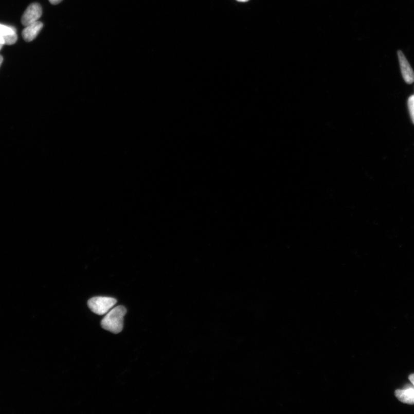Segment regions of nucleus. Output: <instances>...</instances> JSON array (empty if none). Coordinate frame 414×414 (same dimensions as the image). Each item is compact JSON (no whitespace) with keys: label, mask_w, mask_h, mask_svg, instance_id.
Listing matches in <instances>:
<instances>
[{"label":"nucleus","mask_w":414,"mask_h":414,"mask_svg":"<svg viewBox=\"0 0 414 414\" xmlns=\"http://www.w3.org/2000/svg\"><path fill=\"white\" fill-rule=\"evenodd\" d=\"M127 310L123 305L112 309L101 320V327L114 334H118L123 329L124 317Z\"/></svg>","instance_id":"obj_1"},{"label":"nucleus","mask_w":414,"mask_h":414,"mask_svg":"<svg viewBox=\"0 0 414 414\" xmlns=\"http://www.w3.org/2000/svg\"><path fill=\"white\" fill-rule=\"evenodd\" d=\"M117 300L109 297H95L88 301L91 310L99 315L108 313V312L116 304Z\"/></svg>","instance_id":"obj_2"},{"label":"nucleus","mask_w":414,"mask_h":414,"mask_svg":"<svg viewBox=\"0 0 414 414\" xmlns=\"http://www.w3.org/2000/svg\"><path fill=\"white\" fill-rule=\"evenodd\" d=\"M42 15V9L41 5L33 3L29 6L24 12L22 17V23L24 26L38 22Z\"/></svg>","instance_id":"obj_3"},{"label":"nucleus","mask_w":414,"mask_h":414,"mask_svg":"<svg viewBox=\"0 0 414 414\" xmlns=\"http://www.w3.org/2000/svg\"><path fill=\"white\" fill-rule=\"evenodd\" d=\"M398 56L403 79L407 84H411L414 82V72L412 67L401 50L398 51Z\"/></svg>","instance_id":"obj_4"},{"label":"nucleus","mask_w":414,"mask_h":414,"mask_svg":"<svg viewBox=\"0 0 414 414\" xmlns=\"http://www.w3.org/2000/svg\"><path fill=\"white\" fill-rule=\"evenodd\" d=\"M43 27V24L41 22L33 23L26 26L22 32V37L26 42H30L37 37Z\"/></svg>","instance_id":"obj_5"},{"label":"nucleus","mask_w":414,"mask_h":414,"mask_svg":"<svg viewBox=\"0 0 414 414\" xmlns=\"http://www.w3.org/2000/svg\"><path fill=\"white\" fill-rule=\"evenodd\" d=\"M394 394L399 401L408 404H414V388L409 385L403 389H397Z\"/></svg>","instance_id":"obj_6"},{"label":"nucleus","mask_w":414,"mask_h":414,"mask_svg":"<svg viewBox=\"0 0 414 414\" xmlns=\"http://www.w3.org/2000/svg\"><path fill=\"white\" fill-rule=\"evenodd\" d=\"M15 33V28L0 24V44L6 45L7 37Z\"/></svg>","instance_id":"obj_7"},{"label":"nucleus","mask_w":414,"mask_h":414,"mask_svg":"<svg viewBox=\"0 0 414 414\" xmlns=\"http://www.w3.org/2000/svg\"><path fill=\"white\" fill-rule=\"evenodd\" d=\"M408 106L409 111H410L411 118L413 123L414 124V95L409 97L408 100Z\"/></svg>","instance_id":"obj_8"},{"label":"nucleus","mask_w":414,"mask_h":414,"mask_svg":"<svg viewBox=\"0 0 414 414\" xmlns=\"http://www.w3.org/2000/svg\"><path fill=\"white\" fill-rule=\"evenodd\" d=\"M62 0H49L50 3L52 5H57L60 3Z\"/></svg>","instance_id":"obj_9"},{"label":"nucleus","mask_w":414,"mask_h":414,"mask_svg":"<svg viewBox=\"0 0 414 414\" xmlns=\"http://www.w3.org/2000/svg\"><path fill=\"white\" fill-rule=\"evenodd\" d=\"M408 379L410 380V382L413 385V386L414 387V373L410 374V376H409Z\"/></svg>","instance_id":"obj_10"},{"label":"nucleus","mask_w":414,"mask_h":414,"mask_svg":"<svg viewBox=\"0 0 414 414\" xmlns=\"http://www.w3.org/2000/svg\"><path fill=\"white\" fill-rule=\"evenodd\" d=\"M3 62V57L2 56L0 55V66H2Z\"/></svg>","instance_id":"obj_11"},{"label":"nucleus","mask_w":414,"mask_h":414,"mask_svg":"<svg viewBox=\"0 0 414 414\" xmlns=\"http://www.w3.org/2000/svg\"><path fill=\"white\" fill-rule=\"evenodd\" d=\"M237 1L240 2L245 3V2H247L249 1V0H237Z\"/></svg>","instance_id":"obj_12"},{"label":"nucleus","mask_w":414,"mask_h":414,"mask_svg":"<svg viewBox=\"0 0 414 414\" xmlns=\"http://www.w3.org/2000/svg\"><path fill=\"white\" fill-rule=\"evenodd\" d=\"M3 46V45H2V44H0V50H2V48Z\"/></svg>","instance_id":"obj_13"}]
</instances>
